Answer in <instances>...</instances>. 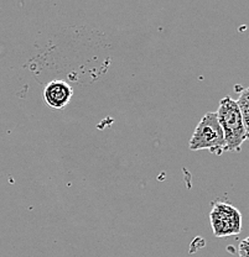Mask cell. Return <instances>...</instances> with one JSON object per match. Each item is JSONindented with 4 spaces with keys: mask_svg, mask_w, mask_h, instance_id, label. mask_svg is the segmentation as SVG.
I'll return each mask as SVG.
<instances>
[{
    "mask_svg": "<svg viewBox=\"0 0 249 257\" xmlns=\"http://www.w3.org/2000/svg\"><path fill=\"white\" fill-rule=\"evenodd\" d=\"M217 116L226 141V151L239 152L243 143L247 140L244 124L237 101L231 96L221 99Z\"/></svg>",
    "mask_w": 249,
    "mask_h": 257,
    "instance_id": "obj_1",
    "label": "cell"
},
{
    "mask_svg": "<svg viewBox=\"0 0 249 257\" xmlns=\"http://www.w3.org/2000/svg\"><path fill=\"white\" fill-rule=\"evenodd\" d=\"M189 147L191 151L208 150L217 156L226 152V141L217 112H207L203 115L190 139Z\"/></svg>",
    "mask_w": 249,
    "mask_h": 257,
    "instance_id": "obj_2",
    "label": "cell"
},
{
    "mask_svg": "<svg viewBox=\"0 0 249 257\" xmlns=\"http://www.w3.org/2000/svg\"><path fill=\"white\" fill-rule=\"evenodd\" d=\"M211 226L216 237L239 235L242 231V214L226 202H216L210 213Z\"/></svg>",
    "mask_w": 249,
    "mask_h": 257,
    "instance_id": "obj_3",
    "label": "cell"
},
{
    "mask_svg": "<svg viewBox=\"0 0 249 257\" xmlns=\"http://www.w3.org/2000/svg\"><path fill=\"white\" fill-rule=\"evenodd\" d=\"M72 95H73V88L65 80L53 79L47 83L46 87L44 88L45 103L50 108L57 109V110L66 108Z\"/></svg>",
    "mask_w": 249,
    "mask_h": 257,
    "instance_id": "obj_4",
    "label": "cell"
},
{
    "mask_svg": "<svg viewBox=\"0 0 249 257\" xmlns=\"http://www.w3.org/2000/svg\"><path fill=\"white\" fill-rule=\"evenodd\" d=\"M237 105L239 108L240 115H242L243 124H244L245 135H247V140H249V87L243 88L239 92L238 96Z\"/></svg>",
    "mask_w": 249,
    "mask_h": 257,
    "instance_id": "obj_5",
    "label": "cell"
},
{
    "mask_svg": "<svg viewBox=\"0 0 249 257\" xmlns=\"http://www.w3.org/2000/svg\"><path fill=\"white\" fill-rule=\"evenodd\" d=\"M238 253H239V257H249V236L239 243Z\"/></svg>",
    "mask_w": 249,
    "mask_h": 257,
    "instance_id": "obj_6",
    "label": "cell"
}]
</instances>
